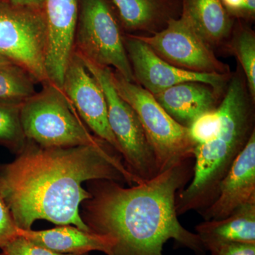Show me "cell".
Returning <instances> with one entry per match:
<instances>
[{
  "instance_id": "6",
  "label": "cell",
  "mask_w": 255,
  "mask_h": 255,
  "mask_svg": "<svg viewBox=\"0 0 255 255\" xmlns=\"http://www.w3.org/2000/svg\"><path fill=\"white\" fill-rule=\"evenodd\" d=\"M125 34L112 0H79L74 51L135 82L124 45Z\"/></svg>"
},
{
  "instance_id": "11",
  "label": "cell",
  "mask_w": 255,
  "mask_h": 255,
  "mask_svg": "<svg viewBox=\"0 0 255 255\" xmlns=\"http://www.w3.org/2000/svg\"><path fill=\"white\" fill-rule=\"evenodd\" d=\"M61 89L87 128L120 154L118 143L109 124L104 92L75 51L65 70Z\"/></svg>"
},
{
  "instance_id": "8",
  "label": "cell",
  "mask_w": 255,
  "mask_h": 255,
  "mask_svg": "<svg viewBox=\"0 0 255 255\" xmlns=\"http://www.w3.org/2000/svg\"><path fill=\"white\" fill-rule=\"evenodd\" d=\"M47 43L44 9L17 6L0 0V55L25 69L42 83L48 82Z\"/></svg>"
},
{
  "instance_id": "2",
  "label": "cell",
  "mask_w": 255,
  "mask_h": 255,
  "mask_svg": "<svg viewBox=\"0 0 255 255\" xmlns=\"http://www.w3.org/2000/svg\"><path fill=\"white\" fill-rule=\"evenodd\" d=\"M191 159L128 188L89 181L91 198L83 202L82 220L92 232L113 238L112 255H162L169 240L204 255L199 236L183 227L176 211L177 193L193 175Z\"/></svg>"
},
{
  "instance_id": "14",
  "label": "cell",
  "mask_w": 255,
  "mask_h": 255,
  "mask_svg": "<svg viewBox=\"0 0 255 255\" xmlns=\"http://www.w3.org/2000/svg\"><path fill=\"white\" fill-rule=\"evenodd\" d=\"M223 94L204 82H187L153 96L174 120L189 128L201 114L217 109Z\"/></svg>"
},
{
  "instance_id": "12",
  "label": "cell",
  "mask_w": 255,
  "mask_h": 255,
  "mask_svg": "<svg viewBox=\"0 0 255 255\" xmlns=\"http://www.w3.org/2000/svg\"><path fill=\"white\" fill-rule=\"evenodd\" d=\"M48 43L46 72L48 82L60 88L74 52L79 0H46Z\"/></svg>"
},
{
  "instance_id": "13",
  "label": "cell",
  "mask_w": 255,
  "mask_h": 255,
  "mask_svg": "<svg viewBox=\"0 0 255 255\" xmlns=\"http://www.w3.org/2000/svg\"><path fill=\"white\" fill-rule=\"evenodd\" d=\"M248 204H255V131L220 183L217 197L200 214L205 221L223 219Z\"/></svg>"
},
{
  "instance_id": "9",
  "label": "cell",
  "mask_w": 255,
  "mask_h": 255,
  "mask_svg": "<svg viewBox=\"0 0 255 255\" xmlns=\"http://www.w3.org/2000/svg\"><path fill=\"white\" fill-rule=\"evenodd\" d=\"M135 35L161 59L176 68L208 74L231 73L214 50L196 34L182 17L172 19L167 27L151 36Z\"/></svg>"
},
{
  "instance_id": "5",
  "label": "cell",
  "mask_w": 255,
  "mask_h": 255,
  "mask_svg": "<svg viewBox=\"0 0 255 255\" xmlns=\"http://www.w3.org/2000/svg\"><path fill=\"white\" fill-rule=\"evenodd\" d=\"M112 82L119 95L135 113L153 150L159 173L194 158L196 145L189 128L177 123L154 96L135 82L128 81L115 70Z\"/></svg>"
},
{
  "instance_id": "27",
  "label": "cell",
  "mask_w": 255,
  "mask_h": 255,
  "mask_svg": "<svg viewBox=\"0 0 255 255\" xmlns=\"http://www.w3.org/2000/svg\"><path fill=\"white\" fill-rule=\"evenodd\" d=\"M8 2L17 6L44 9L46 0H6Z\"/></svg>"
},
{
  "instance_id": "22",
  "label": "cell",
  "mask_w": 255,
  "mask_h": 255,
  "mask_svg": "<svg viewBox=\"0 0 255 255\" xmlns=\"http://www.w3.org/2000/svg\"><path fill=\"white\" fill-rule=\"evenodd\" d=\"M221 127V117L217 109L201 114L189 126V134L196 145L214 140Z\"/></svg>"
},
{
  "instance_id": "16",
  "label": "cell",
  "mask_w": 255,
  "mask_h": 255,
  "mask_svg": "<svg viewBox=\"0 0 255 255\" xmlns=\"http://www.w3.org/2000/svg\"><path fill=\"white\" fill-rule=\"evenodd\" d=\"M18 236L61 254H88L91 251H100L112 255L116 244L110 236L68 226L40 231L18 228Z\"/></svg>"
},
{
  "instance_id": "19",
  "label": "cell",
  "mask_w": 255,
  "mask_h": 255,
  "mask_svg": "<svg viewBox=\"0 0 255 255\" xmlns=\"http://www.w3.org/2000/svg\"><path fill=\"white\" fill-rule=\"evenodd\" d=\"M225 48L237 58L246 77L250 94L255 101V33L248 22L236 19Z\"/></svg>"
},
{
  "instance_id": "21",
  "label": "cell",
  "mask_w": 255,
  "mask_h": 255,
  "mask_svg": "<svg viewBox=\"0 0 255 255\" xmlns=\"http://www.w3.org/2000/svg\"><path fill=\"white\" fill-rule=\"evenodd\" d=\"M36 82L16 64L0 68V100L24 101L36 93Z\"/></svg>"
},
{
  "instance_id": "3",
  "label": "cell",
  "mask_w": 255,
  "mask_h": 255,
  "mask_svg": "<svg viewBox=\"0 0 255 255\" xmlns=\"http://www.w3.org/2000/svg\"><path fill=\"white\" fill-rule=\"evenodd\" d=\"M254 104L246 77L237 68L218 107L221 117L219 135L194 149L192 179L176 198L178 216L204 209L216 199L220 183L255 131Z\"/></svg>"
},
{
  "instance_id": "23",
  "label": "cell",
  "mask_w": 255,
  "mask_h": 255,
  "mask_svg": "<svg viewBox=\"0 0 255 255\" xmlns=\"http://www.w3.org/2000/svg\"><path fill=\"white\" fill-rule=\"evenodd\" d=\"M0 255H88V254H61L34 244L26 238L17 236L1 248Z\"/></svg>"
},
{
  "instance_id": "7",
  "label": "cell",
  "mask_w": 255,
  "mask_h": 255,
  "mask_svg": "<svg viewBox=\"0 0 255 255\" xmlns=\"http://www.w3.org/2000/svg\"><path fill=\"white\" fill-rule=\"evenodd\" d=\"M82 59L104 92L109 124L126 167L136 184L150 180L159 174L153 150L135 111L116 90L112 68Z\"/></svg>"
},
{
  "instance_id": "18",
  "label": "cell",
  "mask_w": 255,
  "mask_h": 255,
  "mask_svg": "<svg viewBox=\"0 0 255 255\" xmlns=\"http://www.w3.org/2000/svg\"><path fill=\"white\" fill-rule=\"evenodd\" d=\"M195 229L203 246L228 242L255 244V204L242 206L223 219L205 221Z\"/></svg>"
},
{
  "instance_id": "10",
  "label": "cell",
  "mask_w": 255,
  "mask_h": 255,
  "mask_svg": "<svg viewBox=\"0 0 255 255\" xmlns=\"http://www.w3.org/2000/svg\"><path fill=\"white\" fill-rule=\"evenodd\" d=\"M124 45L135 83L152 95L187 82H204L224 92L232 74L195 73L176 68L161 59L133 34L126 33Z\"/></svg>"
},
{
  "instance_id": "17",
  "label": "cell",
  "mask_w": 255,
  "mask_h": 255,
  "mask_svg": "<svg viewBox=\"0 0 255 255\" xmlns=\"http://www.w3.org/2000/svg\"><path fill=\"white\" fill-rule=\"evenodd\" d=\"M181 17L213 50L225 47L234 26V18L221 0H182Z\"/></svg>"
},
{
  "instance_id": "26",
  "label": "cell",
  "mask_w": 255,
  "mask_h": 255,
  "mask_svg": "<svg viewBox=\"0 0 255 255\" xmlns=\"http://www.w3.org/2000/svg\"><path fill=\"white\" fill-rule=\"evenodd\" d=\"M221 1L230 15L236 19L243 7L244 0H221Z\"/></svg>"
},
{
  "instance_id": "15",
  "label": "cell",
  "mask_w": 255,
  "mask_h": 255,
  "mask_svg": "<svg viewBox=\"0 0 255 255\" xmlns=\"http://www.w3.org/2000/svg\"><path fill=\"white\" fill-rule=\"evenodd\" d=\"M124 32L151 36L182 14V0H112Z\"/></svg>"
},
{
  "instance_id": "28",
  "label": "cell",
  "mask_w": 255,
  "mask_h": 255,
  "mask_svg": "<svg viewBox=\"0 0 255 255\" xmlns=\"http://www.w3.org/2000/svg\"><path fill=\"white\" fill-rule=\"evenodd\" d=\"M11 64L14 63L9 59H8V58H6V57L0 55V68L8 66V65H11Z\"/></svg>"
},
{
  "instance_id": "24",
  "label": "cell",
  "mask_w": 255,
  "mask_h": 255,
  "mask_svg": "<svg viewBox=\"0 0 255 255\" xmlns=\"http://www.w3.org/2000/svg\"><path fill=\"white\" fill-rule=\"evenodd\" d=\"M211 255H255L254 243H209L204 245Z\"/></svg>"
},
{
  "instance_id": "1",
  "label": "cell",
  "mask_w": 255,
  "mask_h": 255,
  "mask_svg": "<svg viewBox=\"0 0 255 255\" xmlns=\"http://www.w3.org/2000/svg\"><path fill=\"white\" fill-rule=\"evenodd\" d=\"M120 155L109 144L43 147L27 140L13 162L0 165V194L20 229L41 219L92 232L80 214V204L91 198L82 184H136Z\"/></svg>"
},
{
  "instance_id": "4",
  "label": "cell",
  "mask_w": 255,
  "mask_h": 255,
  "mask_svg": "<svg viewBox=\"0 0 255 255\" xmlns=\"http://www.w3.org/2000/svg\"><path fill=\"white\" fill-rule=\"evenodd\" d=\"M41 91L23 101L21 122L26 140L43 147L108 144L93 135L60 87L45 82Z\"/></svg>"
},
{
  "instance_id": "25",
  "label": "cell",
  "mask_w": 255,
  "mask_h": 255,
  "mask_svg": "<svg viewBox=\"0 0 255 255\" xmlns=\"http://www.w3.org/2000/svg\"><path fill=\"white\" fill-rule=\"evenodd\" d=\"M18 228L0 194V249L18 236Z\"/></svg>"
},
{
  "instance_id": "20",
  "label": "cell",
  "mask_w": 255,
  "mask_h": 255,
  "mask_svg": "<svg viewBox=\"0 0 255 255\" xmlns=\"http://www.w3.org/2000/svg\"><path fill=\"white\" fill-rule=\"evenodd\" d=\"M23 102L0 100V143L17 153L27 142L21 122Z\"/></svg>"
}]
</instances>
